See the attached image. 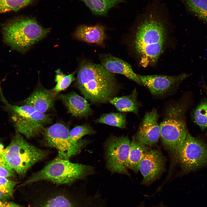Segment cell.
<instances>
[{"label": "cell", "instance_id": "30bf717a", "mask_svg": "<svg viewBox=\"0 0 207 207\" xmlns=\"http://www.w3.org/2000/svg\"><path fill=\"white\" fill-rule=\"evenodd\" d=\"M186 109L185 104L180 102L168 107L160 124V136L171 141L186 137L188 132L184 118Z\"/></svg>", "mask_w": 207, "mask_h": 207}, {"label": "cell", "instance_id": "2e32d148", "mask_svg": "<svg viewBox=\"0 0 207 207\" xmlns=\"http://www.w3.org/2000/svg\"><path fill=\"white\" fill-rule=\"evenodd\" d=\"M59 97L67 108L68 112L74 116L86 118L92 114L90 105L86 99L75 92L62 94Z\"/></svg>", "mask_w": 207, "mask_h": 207}, {"label": "cell", "instance_id": "8992f818", "mask_svg": "<svg viewBox=\"0 0 207 207\" xmlns=\"http://www.w3.org/2000/svg\"><path fill=\"white\" fill-rule=\"evenodd\" d=\"M0 95L16 130L27 138L38 135L43 131L44 126L51 122L49 115L41 112L30 106H18L9 103L3 95L1 87Z\"/></svg>", "mask_w": 207, "mask_h": 207}, {"label": "cell", "instance_id": "f546056e", "mask_svg": "<svg viewBox=\"0 0 207 207\" xmlns=\"http://www.w3.org/2000/svg\"><path fill=\"white\" fill-rule=\"evenodd\" d=\"M1 207H22L21 206L12 202H5L2 203Z\"/></svg>", "mask_w": 207, "mask_h": 207}, {"label": "cell", "instance_id": "4316f807", "mask_svg": "<svg viewBox=\"0 0 207 207\" xmlns=\"http://www.w3.org/2000/svg\"><path fill=\"white\" fill-rule=\"evenodd\" d=\"M95 133V131L89 125L84 124L73 128L70 131V136L74 143H78L86 141L81 139L84 136Z\"/></svg>", "mask_w": 207, "mask_h": 207}, {"label": "cell", "instance_id": "277c9868", "mask_svg": "<svg viewBox=\"0 0 207 207\" xmlns=\"http://www.w3.org/2000/svg\"><path fill=\"white\" fill-rule=\"evenodd\" d=\"M93 172V169L91 166L72 163L69 159L58 157L33 174L23 184H30L42 180L57 184H71L77 180L84 178Z\"/></svg>", "mask_w": 207, "mask_h": 207}, {"label": "cell", "instance_id": "6da1fadb", "mask_svg": "<svg viewBox=\"0 0 207 207\" xmlns=\"http://www.w3.org/2000/svg\"><path fill=\"white\" fill-rule=\"evenodd\" d=\"M154 3L141 14L131 43L143 67L156 63L163 51L168 37L166 18L161 9Z\"/></svg>", "mask_w": 207, "mask_h": 207}, {"label": "cell", "instance_id": "5bb4252c", "mask_svg": "<svg viewBox=\"0 0 207 207\" xmlns=\"http://www.w3.org/2000/svg\"><path fill=\"white\" fill-rule=\"evenodd\" d=\"M158 117L155 108L145 113L136 135L135 139L137 141L149 147L158 142L160 135V125L158 122Z\"/></svg>", "mask_w": 207, "mask_h": 207}, {"label": "cell", "instance_id": "cb8c5ba5", "mask_svg": "<svg viewBox=\"0 0 207 207\" xmlns=\"http://www.w3.org/2000/svg\"><path fill=\"white\" fill-rule=\"evenodd\" d=\"M194 122L202 130L207 127V100L202 101L194 110Z\"/></svg>", "mask_w": 207, "mask_h": 207}, {"label": "cell", "instance_id": "4dcf8cb0", "mask_svg": "<svg viewBox=\"0 0 207 207\" xmlns=\"http://www.w3.org/2000/svg\"><path fill=\"white\" fill-rule=\"evenodd\" d=\"M137 207H146L145 205V202L144 201L141 202ZM151 207H167V206L164 205L163 202H162L158 204L155 206H153Z\"/></svg>", "mask_w": 207, "mask_h": 207}, {"label": "cell", "instance_id": "9c48e42d", "mask_svg": "<svg viewBox=\"0 0 207 207\" xmlns=\"http://www.w3.org/2000/svg\"><path fill=\"white\" fill-rule=\"evenodd\" d=\"M130 144V140L127 136H112L107 141L105 144L106 164L112 172L130 175L125 163Z\"/></svg>", "mask_w": 207, "mask_h": 207}, {"label": "cell", "instance_id": "7c38bea8", "mask_svg": "<svg viewBox=\"0 0 207 207\" xmlns=\"http://www.w3.org/2000/svg\"><path fill=\"white\" fill-rule=\"evenodd\" d=\"M143 85L154 96L163 95L177 87L189 74H182L176 76L139 75Z\"/></svg>", "mask_w": 207, "mask_h": 207}, {"label": "cell", "instance_id": "e0dca14e", "mask_svg": "<svg viewBox=\"0 0 207 207\" xmlns=\"http://www.w3.org/2000/svg\"><path fill=\"white\" fill-rule=\"evenodd\" d=\"M57 93L53 89L37 90L24 101V104L30 106L38 111L45 113L53 106Z\"/></svg>", "mask_w": 207, "mask_h": 207}, {"label": "cell", "instance_id": "5b68a950", "mask_svg": "<svg viewBox=\"0 0 207 207\" xmlns=\"http://www.w3.org/2000/svg\"><path fill=\"white\" fill-rule=\"evenodd\" d=\"M47 154L46 151L28 142L16 130L11 142L1 154L15 172L23 176L35 163L44 159Z\"/></svg>", "mask_w": 207, "mask_h": 207}, {"label": "cell", "instance_id": "ac0fdd59", "mask_svg": "<svg viewBox=\"0 0 207 207\" xmlns=\"http://www.w3.org/2000/svg\"><path fill=\"white\" fill-rule=\"evenodd\" d=\"M105 30L104 27L100 25H82L76 29L73 36L78 40L101 46L106 38Z\"/></svg>", "mask_w": 207, "mask_h": 207}, {"label": "cell", "instance_id": "52a82bcc", "mask_svg": "<svg viewBox=\"0 0 207 207\" xmlns=\"http://www.w3.org/2000/svg\"><path fill=\"white\" fill-rule=\"evenodd\" d=\"M70 131L63 124L56 123L44 128L42 132L47 145L56 149L58 157L62 159H69L77 154L87 143L86 141L74 143L70 137Z\"/></svg>", "mask_w": 207, "mask_h": 207}, {"label": "cell", "instance_id": "1f68e13d", "mask_svg": "<svg viewBox=\"0 0 207 207\" xmlns=\"http://www.w3.org/2000/svg\"><path fill=\"white\" fill-rule=\"evenodd\" d=\"M11 196L9 194L3 192L0 189V199H5L9 198Z\"/></svg>", "mask_w": 207, "mask_h": 207}, {"label": "cell", "instance_id": "603a6c76", "mask_svg": "<svg viewBox=\"0 0 207 207\" xmlns=\"http://www.w3.org/2000/svg\"><path fill=\"white\" fill-rule=\"evenodd\" d=\"M96 122L116 126L120 129L125 128L126 125L125 115L120 112H112L103 114L96 120Z\"/></svg>", "mask_w": 207, "mask_h": 207}, {"label": "cell", "instance_id": "8fae6325", "mask_svg": "<svg viewBox=\"0 0 207 207\" xmlns=\"http://www.w3.org/2000/svg\"><path fill=\"white\" fill-rule=\"evenodd\" d=\"M38 207H107V205L99 193L90 195L85 192L73 195L59 194L49 196Z\"/></svg>", "mask_w": 207, "mask_h": 207}, {"label": "cell", "instance_id": "f1b7e54d", "mask_svg": "<svg viewBox=\"0 0 207 207\" xmlns=\"http://www.w3.org/2000/svg\"><path fill=\"white\" fill-rule=\"evenodd\" d=\"M15 171L5 162L0 154V176L7 178L14 177Z\"/></svg>", "mask_w": 207, "mask_h": 207}, {"label": "cell", "instance_id": "d4e9b609", "mask_svg": "<svg viewBox=\"0 0 207 207\" xmlns=\"http://www.w3.org/2000/svg\"><path fill=\"white\" fill-rule=\"evenodd\" d=\"M75 72L66 75L58 69L56 71L55 81L57 84L53 89V91L58 93L67 88L75 79Z\"/></svg>", "mask_w": 207, "mask_h": 207}, {"label": "cell", "instance_id": "83f0119b", "mask_svg": "<svg viewBox=\"0 0 207 207\" xmlns=\"http://www.w3.org/2000/svg\"><path fill=\"white\" fill-rule=\"evenodd\" d=\"M16 184V183L14 181L0 176V189L5 193L11 196Z\"/></svg>", "mask_w": 207, "mask_h": 207}, {"label": "cell", "instance_id": "7a4b0ae2", "mask_svg": "<svg viewBox=\"0 0 207 207\" xmlns=\"http://www.w3.org/2000/svg\"><path fill=\"white\" fill-rule=\"evenodd\" d=\"M76 85L86 99L96 104L109 102L119 88L113 73L101 64L86 60L79 65Z\"/></svg>", "mask_w": 207, "mask_h": 207}, {"label": "cell", "instance_id": "484cf974", "mask_svg": "<svg viewBox=\"0 0 207 207\" xmlns=\"http://www.w3.org/2000/svg\"><path fill=\"white\" fill-rule=\"evenodd\" d=\"M32 0H0V14L17 11L26 6Z\"/></svg>", "mask_w": 207, "mask_h": 207}, {"label": "cell", "instance_id": "4fadbf2b", "mask_svg": "<svg viewBox=\"0 0 207 207\" xmlns=\"http://www.w3.org/2000/svg\"><path fill=\"white\" fill-rule=\"evenodd\" d=\"M164 158L161 152L156 150H150L143 157L139 170L143 177L141 183L149 186L158 179L164 170Z\"/></svg>", "mask_w": 207, "mask_h": 207}, {"label": "cell", "instance_id": "9a60e30c", "mask_svg": "<svg viewBox=\"0 0 207 207\" xmlns=\"http://www.w3.org/2000/svg\"><path fill=\"white\" fill-rule=\"evenodd\" d=\"M101 65L109 71L122 74L140 85H143L139 74L133 71L129 63L110 54H101L99 56Z\"/></svg>", "mask_w": 207, "mask_h": 207}, {"label": "cell", "instance_id": "836d02e7", "mask_svg": "<svg viewBox=\"0 0 207 207\" xmlns=\"http://www.w3.org/2000/svg\"><path fill=\"white\" fill-rule=\"evenodd\" d=\"M2 203H3L0 200V207H1Z\"/></svg>", "mask_w": 207, "mask_h": 207}, {"label": "cell", "instance_id": "7402d4cb", "mask_svg": "<svg viewBox=\"0 0 207 207\" xmlns=\"http://www.w3.org/2000/svg\"><path fill=\"white\" fill-rule=\"evenodd\" d=\"M187 10L207 23V0H180Z\"/></svg>", "mask_w": 207, "mask_h": 207}, {"label": "cell", "instance_id": "ba28073f", "mask_svg": "<svg viewBox=\"0 0 207 207\" xmlns=\"http://www.w3.org/2000/svg\"><path fill=\"white\" fill-rule=\"evenodd\" d=\"M182 170L188 172L207 164V144L187 132L185 141L178 153Z\"/></svg>", "mask_w": 207, "mask_h": 207}, {"label": "cell", "instance_id": "44dd1931", "mask_svg": "<svg viewBox=\"0 0 207 207\" xmlns=\"http://www.w3.org/2000/svg\"><path fill=\"white\" fill-rule=\"evenodd\" d=\"M96 15L106 16L108 10L124 0H81Z\"/></svg>", "mask_w": 207, "mask_h": 207}, {"label": "cell", "instance_id": "d6a6232c", "mask_svg": "<svg viewBox=\"0 0 207 207\" xmlns=\"http://www.w3.org/2000/svg\"><path fill=\"white\" fill-rule=\"evenodd\" d=\"M4 149L3 145L0 143V154H1L2 153Z\"/></svg>", "mask_w": 207, "mask_h": 207}, {"label": "cell", "instance_id": "ffe728a7", "mask_svg": "<svg viewBox=\"0 0 207 207\" xmlns=\"http://www.w3.org/2000/svg\"><path fill=\"white\" fill-rule=\"evenodd\" d=\"M109 102L119 111L131 112L136 115L140 104L137 99V92L135 88L130 94L120 97H114Z\"/></svg>", "mask_w": 207, "mask_h": 207}, {"label": "cell", "instance_id": "3957f363", "mask_svg": "<svg viewBox=\"0 0 207 207\" xmlns=\"http://www.w3.org/2000/svg\"><path fill=\"white\" fill-rule=\"evenodd\" d=\"M50 28L41 26L34 19L19 18L3 26L4 41L12 48L22 53L46 36Z\"/></svg>", "mask_w": 207, "mask_h": 207}, {"label": "cell", "instance_id": "d6986e66", "mask_svg": "<svg viewBox=\"0 0 207 207\" xmlns=\"http://www.w3.org/2000/svg\"><path fill=\"white\" fill-rule=\"evenodd\" d=\"M149 147L133 138L131 143L129 155L125 163L126 168L135 172H138L143 157L150 150Z\"/></svg>", "mask_w": 207, "mask_h": 207}]
</instances>
